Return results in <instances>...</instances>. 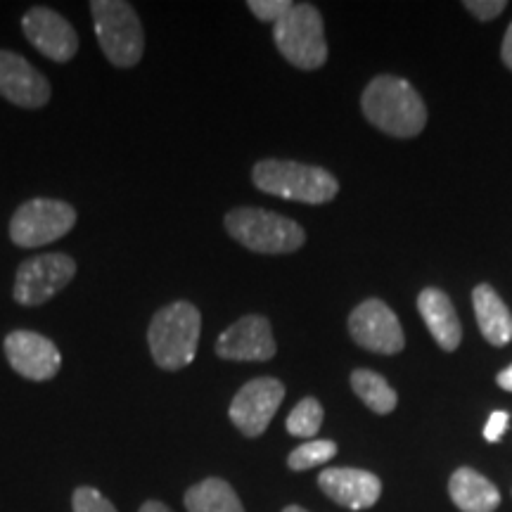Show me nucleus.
<instances>
[{
    "instance_id": "nucleus-23",
    "label": "nucleus",
    "mask_w": 512,
    "mask_h": 512,
    "mask_svg": "<svg viewBox=\"0 0 512 512\" xmlns=\"http://www.w3.org/2000/svg\"><path fill=\"white\" fill-rule=\"evenodd\" d=\"M72 510L74 512H117V508L107 501L93 486H79L72 496Z\"/></svg>"
},
{
    "instance_id": "nucleus-19",
    "label": "nucleus",
    "mask_w": 512,
    "mask_h": 512,
    "mask_svg": "<svg viewBox=\"0 0 512 512\" xmlns=\"http://www.w3.org/2000/svg\"><path fill=\"white\" fill-rule=\"evenodd\" d=\"M183 501L188 512H245L233 486L216 477L190 486Z\"/></svg>"
},
{
    "instance_id": "nucleus-27",
    "label": "nucleus",
    "mask_w": 512,
    "mask_h": 512,
    "mask_svg": "<svg viewBox=\"0 0 512 512\" xmlns=\"http://www.w3.org/2000/svg\"><path fill=\"white\" fill-rule=\"evenodd\" d=\"M503 62L508 64V67L512 69V24L508 27V31H505V38H503Z\"/></svg>"
},
{
    "instance_id": "nucleus-22",
    "label": "nucleus",
    "mask_w": 512,
    "mask_h": 512,
    "mask_svg": "<svg viewBox=\"0 0 512 512\" xmlns=\"http://www.w3.org/2000/svg\"><path fill=\"white\" fill-rule=\"evenodd\" d=\"M337 456V444L330 439H320V441H306L299 448H294L287 458V465L292 470L302 472V470H311V467L325 465L328 460H332Z\"/></svg>"
},
{
    "instance_id": "nucleus-26",
    "label": "nucleus",
    "mask_w": 512,
    "mask_h": 512,
    "mask_svg": "<svg viewBox=\"0 0 512 512\" xmlns=\"http://www.w3.org/2000/svg\"><path fill=\"white\" fill-rule=\"evenodd\" d=\"M508 420L510 415L505 411H494L489 415V420H486V427H484V439L486 441H498L503 437L505 427H508Z\"/></svg>"
},
{
    "instance_id": "nucleus-1",
    "label": "nucleus",
    "mask_w": 512,
    "mask_h": 512,
    "mask_svg": "<svg viewBox=\"0 0 512 512\" xmlns=\"http://www.w3.org/2000/svg\"><path fill=\"white\" fill-rule=\"evenodd\" d=\"M370 124L396 138H413L427 124L425 102L408 81L399 76H377L368 83L361 100Z\"/></svg>"
},
{
    "instance_id": "nucleus-15",
    "label": "nucleus",
    "mask_w": 512,
    "mask_h": 512,
    "mask_svg": "<svg viewBox=\"0 0 512 512\" xmlns=\"http://www.w3.org/2000/svg\"><path fill=\"white\" fill-rule=\"evenodd\" d=\"M320 489L332 501L349 510L373 508L382 494V482L373 472L356 467H328L318 477Z\"/></svg>"
},
{
    "instance_id": "nucleus-2",
    "label": "nucleus",
    "mask_w": 512,
    "mask_h": 512,
    "mask_svg": "<svg viewBox=\"0 0 512 512\" xmlns=\"http://www.w3.org/2000/svg\"><path fill=\"white\" fill-rule=\"evenodd\" d=\"M202 332V313L190 302H174L155 313L147 328L152 358L162 370H183L195 361Z\"/></svg>"
},
{
    "instance_id": "nucleus-12",
    "label": "nucleus",
    "mask_w": 512,
    "mask_h": 512,
    "mask_svg": "<svg viewBox=\"0 0 512 512\" xmlns=\"http://www.w3.org/2000/svg\"><path fill=\"white\" fill-rule=\"evenodd\" d=\"M22 31L38 53L53 62H69L79 53V36L60 12L50 8H31L22 17Z\"/></svg>"
},
{
    "instance_id": "nucleus-18",
    "label": "nucleus",
    "mask_w": 512,
    "mask_h": 512,
    "mask_svg": "<svg viewBox=\"0 0 512 512\" xmlns=\"http://www.w3.org/2000/svg\"><path fill=\"white\" fill-rule=\"evenodd\" d=\"M448 494L463 512H494L501 503V494L494 484L472 467H460L448 482Z\"/></svg>"
},
{
    "instance_id": "nucleus-16",
    "label": "nucleus",
    "mask_w": 512,
    "mask_h": 512,
    "mask_svg": "<svg viewBox=\"0 0 512 512\" xmlns=\"http://www.w3.org/2000/svg\"><path fill=\"white\" fill-rule=\"evenodd\" d=\"M418 311L422 320H425L430 335L437 339V344L444 351H456L463 332H460V320L453 309L451 299L441 290L427 287L418 297Z\"/></svg>"
},
{
    "instance_id": "nucleus-3",
    "label": "nucleus",
    "mask_w": 512,
    "mask_h": 512,
    "mask_svg": "<svg viewBox=\"0 0 512 512\" xmlns=\"http://www.w3.org/2000/svg\"><path fill=\"white\" fill-rule=\"evenodd\" d=\"M252 181L266 195L304 204H325L337 195L339 183L330 171L302 162L264 159L254 166Z\"/></svg>"
},
{
    "instance_id": "nucleus-13",
    "label": "nucleus",
    "mask_w": 512,
    "mask_h": 512,
    "mask_svg": "<svg viewBox=\"0 0 512 512\" xmlns=\"http://www.w3.org/2000/svg\"><path fill=\"white\" fill-rule=\"evenodd\" d=\"M50 83L46 76L31 67V62L12 50H0V95L12 105L38 110L48 105Z\"/></svg>"
},
{
    "instance_id": "nucleus-4",
    "label": "nucleus",
    "mask_w": 512,
    "mask_h": 512,
    "mask_svg": "<svg viewBox=\"0 0 512 512\" xmlns=\"http://www.w3.org/2000/svg\"><path fill=\"white\" fill-rule=\"evenodd\" d=\"M95 36L114 67L131 69L143 60L145 31L138 12L124 0H93L91 3Z\"/></svg>"
},
{
    "instance_id": "nucleus-21",
    "label": "nucleus",
    "mask_w": 512,
    "mask_h": 512,
    "mask_svg": "<svg viewBox=\"0 0 512 512\" xmlns=\"http://www.w3.org/2000/svg\"><path fill=\"white\" fill-rule=\"evenodd\" d=\"M320 425H323V406L313 396H306V399L299 401L292 408L290 418H287V432L299 439L316 437Z\"/></svg>"
},
{
    "instance_id": "nucleus-8",
    "label": "nucleus",
    "mask_w": 512,
    "mask_h": 512,
    "mask_svg": "<svg viewBox=\"0 0 512 512\" xmlns=\"http://www.w3.org/2000/svg\"><path fill=\"white\" fill-rule=\"evenodd\" d=\"M76 275V261L69 254H41L17 268L15 299L22 306H41L67 287Z\"/></svg>"
},
{
    "instance_id": "nucleus-28",
    "label": "nucleus",
    "mask_w": 512,
    "mask_h": 512,
    "mask_svg": "<svg viewBox=\"0 0 512 512\" xmlns=\"http://www.w3.org/2000/svg\"><path fill=\"white\" fill-rule=\"evenodd\" d=\"M138 512H174V510H171L169 505H164V503H159V501H147V503L140 505Z\"/></svg>"
},
{
    "instance_id": "nucleus-29",
    "label": "nucleus",
    "mask_w": 512,
    "mask_h": 512,
    "mask_svg": "<svg viewBox=\"0 0 512 512\" xmlns=\"http://www.w3.org/2000/svg\"><path fill=\"white\" fill-rule=\"evenodd\" d=\"M498 384H501V389H505V392H512V366L498 375Z\"/></svg>"
},
{
    "instance_id": "nucleus-30",
    "label": "nucleus",
    "mask_w": 512,
    "mask_h": 512,
    "mask_svg": "<svg viewBox=\"0 0 512 512\" xmlns=\"http://www.w3.org/2000/svg\"><path fill=\"white\" fill-rule=\"evenodd\" d=\"M283 512H309V510H304V508H299V505H290V508H285Z\"/></svg>"
},
{
    "instance_id": "nucleus-6",
    "label": "nucleus",
    "mask_w": 512,
    "mask_h": 512,
    "mask_svg": "<svg viewBox=\"0 0 512 512\" xmlns=\"http://www.w3.org/2000/svg\"><path fill=\"white\" fill-rule=\"evenodd\" d=\"M273 38L280 55L306 72L323 67L328 60L323 17L311 3L292 5L287 15L275 22Z\"/></svg>"
},
{
    "instance_id": "nucleus-20",
    "label": "nucleus",
    "mask_w": 512,
    "mask_h": 512,
    "mask_svg": "<svg viewBox=\"0 0 512 512\" xmlns=\"http://www.w3.org/2000/svg\"><path fill=\"white\" fill-rule=\"evenodd\" d=\"M351 389L370 411L387 415L396 408V392L389 387V382L373 370H354L351 375Z\"/></svg>"
},
{
    "instance_id": "nucleus-7",
    "label": "nucleus",
    "mask_w": 512,
    "mask_h": 512,
    "mask_svg": "<svg viewBox=\"0 0 512 512\" xmlns=\"http://www.w3.org/2000/svg\"><path fill=\"white\" fill-rule=\"evenodd\" d=\"M76 226L72 204L50 197H36L24 202L10 221V240L17 247L36 249L64 238Z\"/></svg>"
},
{
    "instance_id": "nucleus-24",
    "label": "nucleus",
    "mask_w": 512,
    "mask_h": 512,
    "mask_svg": "<svg viewBox=\"0 0 512 512\" xmlns=\"http://www.w3.org/2000/svg\"><path fill=\"white\" fill-rule=\"evenodd\" d=\"M294 3L290 0H249L247 8L252 10V15L261 22H278L287 15V10L292 8Z\"/></svg>"
},
{
    "instance_id": "nucleus-5",
    "label": "nucleus",
    "mask_w": 512,
    "mask_h": 512,
    "mask_svg": "<svg viewBox=\"0 0 512 512\" xmlns=\"http://www.w3.org/2000/svg\"><path fill=\"white\" fill-rule=\"evenodd\" d=\"M223 223L230 238L259 254H290L306 242L304 228L275 211L240 207L228 211Z\"/></svg>"
},
{
    "instance_id": "nucleus-11",
    "label": "nucleus",
    "mask_w": 512,
    "mask_h": 512,
    "mask_svg": "<svg viewBox=\"0 0 512 512\" xmlns=\"http://www.w3.org/2000/svg\"><path fill=\"white\" fill-rule=\"evenodd\" d=\"M5 356L17 375L34 382H46L60 373L62 358L53 339L31 330H15L3 342Z\"/></svg>"
},
{
    "instance_id": "nucleus-9",
    "label": "nucleus",
    "mask_w": 512,
    "mask_h": 512,
    "mask_svg": "<svg viewBox=\"0 0 512 512\" xmlns=\"http://www.w3.org/2000/svg\"><path fill=\"white\" fill-rule=\"evenodd\" d=\"M283 399V382L275 377H256L235 394L228 415L245 437H261L271 425L273 415L278 413Z\"/></svg>"
},
{
    "instance_id": "nucleus-25",
    "label": "nucleus",
    "mask_w": 512,
    "mask_h": 512,
    "mask_svg": "<svg viewBox=\"0 0 512 512\" xmlns=\"http://www.w3.org/2000/svg\"><path fill=\"white\" fill-rule=\"evenodd\" d=\"M465 8L472 12L477 19H494L501 15V12L508 8V3L505 0H467Z\"/></svg>"
},
{
    "instance_id": "nucleus-17",
    "label": "nucleus",
    "mask_w": 512,
    "mask_h": 512,
    "mask_svg": "<svg viewBox=\"0 0 512 512\" xmlns=\"http://www.w3.org/2000/svg\"><path fill=\"white\" fill-rule=\"evenodd\" d=\"M479 330L494 347H505L512 339V313L491 285H479L472 292Z\"/></svg>"
},
{
    "instance_id": "nucleus-14",
    "label": "nucleus",
    "mask_w": 512,
    "mask_h": 512,
    "mask_svg": "<svg viewBox=\"0 0 512 512\" xmlns=\"http://www.w3.org/2000/svg\"><path fill=\"white\" fill-rule=\"evenodd\" d=\"M216 354L226 361H271L275 356L271 323L264 316L235 320L226 332H221Z\"/></svg>"
},
{
    "instance_id": "nucleus-10",
    "label": "nucleus",
    "mask_w": 512,
    "mask_h": 512,
    "mask_svg": "<svg viewBox=\"0 0 512 512\" xmlns=\"http://www.w3.org/2000/svg\"><path fill=\"white\" fill-rule=\"evenodd\" d=\"M349 332L358 347L375 354H399L406 344L399 318L380 299H368L351 311Z\"/></svg>"
}]
</instances>
